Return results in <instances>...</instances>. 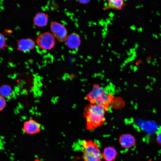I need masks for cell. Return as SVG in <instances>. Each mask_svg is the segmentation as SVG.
<instances>
[{"mask_svg":"<svg viewBox=\"0 0 161 161\" xmlns=\"http://www.w3.org/2000/svg\"><path fill=\"white\" fill-rule=\"evenodd\" d=\"M81 145L83 161H103L102 152L96 142L91 140H83Z\"/></svg>","mask_w":161,"mask_h":161,"instance_id":"obj_3","label":"cell"},{"mask_svg":"<svg viewBox=\"0 0 161 161\" xmlns=\"http://www.w3.org/2000/svg\"><path fill=\"white\" fill-rule=\"evenodd\" d=\"M48 20V16L46 13H39L35 16L33 21L35 26L39 27H43L47 24Z\"/></svg>","mask_w":161,"mask_h":161,"instance_id":"obj_11","label":"cell"},{"mask_svg":"<svg viewBox=\"0 0 161 161\" xmlns=\"http://www.w3.org/2000/svg\"><path fill=\"white\" fill-rule=\"evenodd\" d=\"M50 29L54 36L60 42H64L67 37L65 27L62 24L55 21L51 23Z\"/></svg>","mask_w":161,"mask_h":161,"instance_id":"obj_5","label":"cell"},{"mask_svg":"<svg viewBox=\"0 0 161 161\" xmlns=\"http://www.w3.org/2000/svg\"><path fill=\"white\" fill-rule=\"evenodd\" d=\"M117 155L116 150L112 146L105 147L102 152V158L105 161H114L117 158Z\"/></svg>","mask_w":161,"mask_h":161,"instance_id":"obj_10","label":"cell"},{"mask_svg":"<svg viewBox=\"0 0 161 161\" xmlns=\"http://www.w3.org/2000/svg\"><path fill=\"white\" fill-rule=\"evenodd\" d=\"M42 129L41 124L33 119L25 121L23 125V130L27 134L33 135L39 133Z\"/></svg>","mask_w":161,"mask_h":161,"instance_id":"obj_6","label":"cell"},{"mask_svg":"<svg viewBox=\"0 0 161 161\" xmlns=\"http://www.w3.org/2000/svg\"><path fill=\"white\" fill-rule=\"evenodd\" d=\"M64 42L69 48L73 50L77 49L81 43L80 36L75 33H72L67 36Z\"/></svg>","mask_w":161,"mask_h":161,"instance_id":"obj_7","label":"cell"},{"mask_svg":"<svg viewBox=\"0 0 161 161\" xmlns=\"http://www.w3.org/2000/svg\"><path fill=\"white\" fill-rule=\"evenodd\" d=\"M37 44L41 49L49 50L52 49L55 44L54 35L49 32L40 34L36 39Z\"/></svg>","mask_w":161,"mask_h":161,"instance_id":"obj_4","label":"cell"},{"mask_svg":"<svg viewBox=\"0 0 161 161\" xmlns=\"http://www.w3.org/2000/svg\"><path fill=\"white\" fill-rule=\"evenodd\" d=\"M157 139L159 143L161 144V131L158 133L157 136Z\"/></svg>","mask_w":161,"mask_h":161,"instance_id":"obj_16","label":"cell"},{"mask_svg":"<svg viewBox=\"0 0 161 161\" xmlns=\"http://www.w3.org/2000/svg\"><path fill=\"white\" fill-rule=\"evenodd\" d=\"M12 92L11 87L8 85H3L0 87V95L4 97L10 96Z\"/></svg>","mask_w":161,"mask_h":161,"instance_id":"obj_13","label":"cell"},{"mask_svg":"<svg viewBox=\"0 0 161 161\" xmlns=\"http://www.w3.org/2000/svg\"><path fill=\"white\" fill-rule=\"evenodd\" d=\"M35 46L34 41L29 38L21 39L18 40L17 42L18 50L22 52L29 51L33 49Z\"/></svg>","mask_w":161,"mask_h":161,"instance_id":"obj_9","label":"cell"},{"mask_svg":"<svg viewBox=\"0 0 161 161\" xmlns=\"http://www.w3.org/2000/svg\"><path fill=\"white\" fill-rule=\"evenodd\" d=\"M107 3L104 7V10L111 9L120 10L125 6L124 0H106Z\"/></svg>","mask_w":161,"mask_h":161,"instance_id":"obj_12","label":"cell"},{"mask_svg":"<svg viewBox=\"0 0 161 161\" xmlns=\"http://www.w3.org/2000/svg\"><path fill=\"white\" fill-rule=\"evenodd\" d=\"M112 99V95L105 88L98 85H95L85 97L90 103L102 105L107 110Z\"/></svg>","mask_w":161,"mask_h":161,"instance_id":"obj_2","label":"cell"},{"mask_svg":"<svg viewBox=\"0 0 161 161\" xmlns=\"http://www.w3.org/2000/svg\"><path fill=\"white\" fill-rule=\"evenodd\" d=\"M6 41L4 36L0 32V50L6 46Z\"/></svg>","mask_w":161,"mask_h":161,"instance_id":"obj_14","label":"cell"},{"mask_svg":"<svg viewBox=\"0 0 161 161\" xmlns=\"http://www.w3.org/2000/svg\"><path fill=\"white\" fill-rule=\"evenodd\" d=\"M151 161V160H149V161Z\"/></svg>","mask_w":161,"mask_h":161,"instance_id":"obj_19","label":"cell"},{"mask_svg":"<svg viewBox=\"0 0 161 161\" xmlns=\"http://www.w3.org/2000/svg\"><path fill=\"white\" fill-rule=\"evenodd\" d=\"M35 161H43L41 160H40L37 158V159H36L35 160Z\"/></svg>","mask_w":161,"mask_h":161,"instance_id":"obj_18","label":"cell"},{"mask_svg":"<svg viewBox=\"0 0 161 161\" xmlns=\"http://www.w3.org/2000/svg\"><path fill=\"white\" fill-rule=\"evenodd\" d=\"M106 109L103 106L90 103L85 108L84 116L86 122L87 130H93L102 125L106 118Z\"/></svg>","mask_w":161,"mask_h":161,"instance_id":"obj_1","label":"cell"},{"mask_svg":"<svg viewBox=\"0 0 161 161\" xmlns=\"http://www.w3.org/2000/svg\"><path fill=\"white\" fill-rule=\"evenodd\" d=\"M78 1L80 4H86L88 3L90 0H77Z\"/></svg>","mask_w":161,"mask_h":161,"instance_id":"obj_17","label":"cell"},{"mask_svg":"<svg viewBox=\"0 0 161 161\" xmlns=\"http://www.w3.org/2000/svg\"><path fill=\"white\" fill-rule=\"evenodd\" d=\"M118 142L120 146L126 149L130 148L135 144L134 137L130 134H124L121 135L118 139Z\"/></svg>","mask_w":161,"mask_h":161,"instance_id":"obj_8","label":"cell"},{"mask_svg":"<svg viewBox=\"0 0 161 161\" xmlns=\"http://www.w3.org/2000/svg\"><path fill=\"white\" fill-rule=\"evenodd\" d=\"M6 104L4 97L0 95V111L2 110L4 108Z\"/></svg>","mask_w":161,"mask_h":161,"instance_id":"obj_15","label":"cell"}]
</instances>
